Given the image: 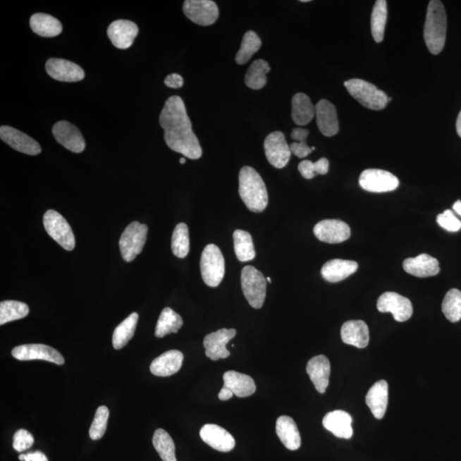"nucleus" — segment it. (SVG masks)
<instances>
[{
  "mask_svg": "<svg viewBox=\"0 0 461 461\" xmlns=\"http://www.w3.org/2000/svg\"><path fill=\"white\" fill-rule=\"evenodd\" d=\"M159 123L164 128L165 142L169 148L190 159H200L203 151L180 97L173 96L166 101Z\"/></svg>",
  "mask_w": 461,
  "mask_h": 461,
  "instance_id": "f257e3e1",
  "label": "nucleus"
},
{
  "mask_svg": "<svg viewBox=\"0 0 461 461\" xmlns=\"http://www.w3.org/2000/svg\"><path fill=\"white\" fill-rule=\"evenodd\" d=\"M240 195L250 211H264L269 204L268 191L264 180L252 167L242 168L240 172Z\"/></svg>",
  "mask_w": 461,
  "mask_h": 461,
  "instance_id": "f03ea898",
  "label": "nucleus"
},
{
  "mask_svg": "<svg viewBox=\"0 0 461 461\" xmlns=\"http://www.w3.org/2000/svg\"><path fill=\"white\" fill-rule=\"evenodd\" d=\"M447 34V15L443 4L439 0L429 2L424 38L429 51L438 55L443 51Z\"/></svg>",
  "mask_w": 461,
  "mask_h": 461,
  "instance_id": "7ed1b4c3",
  "label": "nucleus"
},
{
  "mask_svg": "<svg viewBox=\"0 0 461 461\" xmlns=\"http://www.w3.org/2000/svg\"><path fill=\"white\" fill-rule=\"evenodd\" d=\"M345 87L355 100L369 110H383L389 103V98L383 91L366 80L362 79L346 80Z\"/></svg>",
  "mask_w": 461,
  "mask_h": 461,
  "instance_id": "20e7f679",
  "label": "nucleus"
},
{
  "mask_svg": "<svg viewBox=\"0 0 461 461\" xmlns=\"http://www.w3.org/2000/svg\"><path fill=\"white\" fill-rule=\"evenodd\" d=\"M200 269L206 285L217 287L221 284L225 275V260L218 246L212 244L206 246L202 253Z\"/></svg>",
  "mask_w": 461,
  "mask_h": 461,
  "instance_id": "39448f33",
  "label": "nucleus"
},
{
  "mask_svg": "<svg viewBox=\"0 0 461 461\" xmlns=\"http://www.w3.org/2000/svg\"><path fill=\"white\" fill-rule=\"evenodd\" d=\"M241 284L242 293L250 305L261 309L266 298V280L260 271L252 266H246L242 270Z\"/></svg>",
  "mask_w": 461,
  "mask_h": 461,
  "instance_id": "423d86ee",
  "label": "nucleus"
},
{
  "mask_svg": "<svg viewBox=\"0 0 461 461\" xmlns=\"http://www.w3.org/2000/svg\"><path fill=\"white\" fill-rule=\"evenodd\" d=\"M147 233L148 226L137 221L132 222L125 229L119 241L121 254L124 261L131 262L142 252Z\"/></svg>",
  "mask_w": 461,
  "mask_h": 461,
  "instance_id": "0eeeda50",
  "label": "nucleus"
},
{
  "mask_svg": "<svg viewBox=\"0 0 461 461\" xmlns=\"http://www.w3.org/2000/svg\"><path fill=\"white\" fill-rule=\"evenodd\" d=\"M44 229L48 235L68 252L75 249V238L68 221L54 209L47 210L43 218Z\"/></svg>",
  "mask_w": 461,
  "mask_h": 461,
  "instance_id": "6e6552de",
  "label": "nucleus"
},
{
  "mask_svg": "<svg viewBox=\"0 0 461 461\" xmlns=\"http://www.w3.org/2000/svg\"><path fill=\"white\" fill-rule=\"evenodd\" d=\"M359 183L365 191L375 193L395 191L399 187L398 177L381 169H367L363 171Z\"/></svg>",
  "mask_w": 461,
  "mask_h": 461,
  "instance_id": "1a4fd4ad",
  "label": "nucleus"
},
{
  "mask_svg": "<svg viewBox=\"0 0 461 461\" xmlns=\"http://www.w3.org/2000/svg\"><path fill=\"white\" fill-rule=\"evenodd\" d=\"M183 11L188 19L201 26L212 25L219 17L218 6L211 0H187Z\"/></svg>",
  "mask_w": 461,
  "mask_h": 461,
  "instance_id": "9d476101",
  "label": "nucleus"
},
{
  "mask_svg": "<svg viewBox=\"0 0 461 461\" xmlns=\"http://www.w3.org/2000/svg\"><path fill=\"white\" fill-rule=\"evenodd\" d=\"M264 149L266 159L274 168H283L288 164L291 152L282 132L270 133L264 141Z\"/></svg>",
  "mask_w": 461,
  "mask_h": 461,
  "instance_id": "9b49d317",
  "label": "nucleus"
},
{
  "mask_svg": "<svg viewBox=\"0 0 461 461\" xmlns=\"http://www.w3.org/2000/svg\"><path fill=\"white\" fill-rule=\"evenodd\" d=\"M377 307L379 312L391 313L396 321H408L412 315L410 299L395 293H386L379 297Z\"/></svg>",
  "mask_w": 461,
  "mask_h": 461,
  "instance_id": "f8f14e48",
  "label": "nucleus"
},
{
  "mask_svg": "<svg viewBox=\"0 0 461 461\" xmlns=\"http://www.w3.org/2000/svg\"><path fill=\"white\" fill-rule=\"evenodd\" d=\"M12 357L18 361H33V359H42L63 365V355L56 350L54 348L46 345H24L15 347L11 351Z\"/></svg>",
  "mask_w": 461,
  "mask_h": 461,
  "instance_id": "ddd939ff",
  "label": "nucleus"
},
{
  "mask_svg": "<svg viewBox=\"0 0 461 461\" xmlns=\"http://www.w3.org/2000/svg\"><path fill=\"white\" fill-rule=\"evenodd\" d=\"M314 233L321 242L339 244L349 240L351 230L349 225L340 220H325L315 225Z\"/></svg>",
  "mask_w": 461,
  "mask_h": 461,
  "instance_id": "4468645a",
  "label": "nucleus"
},
{
  "mask_svg": "<svg viewBox=\"0 0 461 461\" xmlns=\"http://www.w3.org/2000/svg\"><path fill=\"white\" fill-rule=\"evenodd\" d=\"M52 133L56 141L68 151L82 153L86 148V142L82 133L68 121H61L54 125Z\"/></svg>",
  "mask_w": 461,
  "mask_h": 461,
  "instance_id": "2eb2a0df",
  "label": "nucleus"
},
{
  "mask_svg": "<svg viewBox=\"0 0 461 461\" xmlns=\"http://www.w3.org/2000/svg\"><path fill=\"white\" fill-rule=\"evenodd\" d=\"M0 137L11 148L27 155L36 156L42 152V147L37 141L14 128L2 126L0 128Z\"/></svg>",
  "mask_w": 461,
  "mask_h": 461,
  "instance_id": "dca6fc26",
  "label": "nucleus"
},
{
  "mask_svg": "<svg viewBox=\"0 0 461 461\" xmlns=\"http://www.w3.org/2000/svg\"><path fill=\"white\" fill-rule=\"evenodd\" d=\"M236 334L235 329L223 328L206 336L204 340L206 357L212 361L229 357L230 354L226 345Z\"/></svg>",
  "mask_w": 461,
  "mask_h": 461,
  "instance_id": "f3484780",
  "label": "nucleus"
},
{
  "mask_svg": "<svg viewBox=\"0 0 461 461\" xmlns=\"http://www.w3.org/2000/svg\"><path fill=\"white\" fill-rule=\"evenodd\" d=\"M47 74L52 79L63 82H77L82 80L85 72L78 64L66 59H51L46 63Z\"/></svg>",
  "mask_w": 461,
  "mask_h": 461,
  "instance_id": "a211bd4d",
  "label": "nucleus"
},
{
  "mask_svg": "<svg viewBox=\"0 0 461 461\" xmlns=\"http://www.w3.org/2000/svg\"><path fill=\"white\" fill-rule=\"evenodd\" d=\"M107 34L111 42L119 49H128L139 34V27L128 20H117L108 27Z\"/></svg>",
  "mask_w": 461,
  "mask_h": 461,
  "instance_id": "6ab92c4d",
  "label": "nucleus"
},
{
  "mask_svg": "<svg viewBox=\"0 0 461 461\" xmlns=\"http://www.w3.org/2000/svg\"><path fill=\"white\" fill-rule=\"evenodd\" d=\"M200 436L205 443L217 451L229 452L235 447L233 436L217 424H205L200 430Z\"/></svg>",
  "mask_w": 461,
  "mask_h": 461,
  "instance_id": "aec40b11",
  "label": "nucleus"
},
{
  "mask_svg": "<svg viewBox=\"0 0 461 461\" xmlns=\"http://www.w3.org/2000/svg\"><path fill=\"white\" fill-rule=\"evenodd\" d=\"M315 116L319 130L323 135L331 137L339 131L337 110L328 100L321 99L315 105Z\"/></svg>",
  "mask_w": 461,
  "mask_h": 461,
  "instance_id": "412c9836",
  "label": "nucleus"
},
{
  "mask_svg": "<svg viewBox=\"0 0 461 461\" xmlns=\"http://www.w3.org/2000/svg\"><path fill=\"white\" fill-rule=\"evenodd\" d=\"M306 371L311 381L313 382L315 389L321 394L325 393L329 386L331 374V364L328 358L323 355L313 357L307 362Z\"/></svg>",
  "mask_w": 461,
  "mask_h": 461,
  "instance_id": "4be33fe9",
  "label": "nucleus"
},
{
  "mask_svg": "<svg viewBox=\"0 0 461 461\" xmlns=\"http://www.w3.org/2000/svg\"><path fill=\"white\" fill-rule=\"evenodd\" d=\"M184 355L179 350H168L154 359L149 367L152 374L159 377H168L178 373L183 364Z\"/></svg>",
  "mask_w": 461,
  "mask_h": 461,
  "instance_id": "5701e85b",
  "label": "nucleus"
},
{
  "mask_svg": "<svg viewBox=\"0 0 461 461\" xmlns=\"http://www.w3.org/2000/svg\"><path fill=\"white\" fill-rule=\"evenodd\" d=\"M403 269L407 273L418 278L436 276L440 272L438 261L427 254L406 259L403 262Z\"/></svg>",
  "mask_w": 461,
  "mask_h": 461,
  "instance_id": "b1692460",
  "label": "nucleus"
},
{
  "mask_svg": "<svg viewBox=\"0 0 461 461\" xmlns=\"http://www.w3.org/2000/svg\"><path fill=\"white\" fill-rule=\"evenodd\" d=\"M352 417L345 411L336 410L328 412L323 419V426L339 438L350 439L353 436Z\"/></svg>",
  "mask_w": 461,
  "mask_h": 461,
  "instance_id": "393cba45",
  "label": "nucleus"
},
{
  "mask_svg": "<svg viewBox=\"0 0 461 461\" xmlns=\"http://www.w3.org/2000/svg\"><path fill=\"white\" fill-rule=\"evenodd\" d=\"M389 401V386L386 380H379L371 387L366 396V403L371 414L378 419L386 414Z\"/></svg>",
  "mask_w": 461,
  "mask_h": 461,
  "instance_id": "a878e982",
  "label": "nucleus"
},
{
  "mask_svg": "<svg viewBox=\"0 0 461 461\" xmlns=\"http://www.w3.org/2000/svg\"><path fill=\"white\" fill-rule=\"evenodd\" d=\"M341 338L346 345L364 349L369 343V329L362 321H349L342 326Z\"/></svg>",
  "mask_w": 461,
  "mask_h": 461,
  "instance_id": "bb28decb",
  "label": "nucleus"
},
{
  "mask_svg": "<svg viewBox=\"0 0 461 461\" xmlns=\"http://www.w3.org/2000/svg\"><path fill=\"white\" fill-rule=\"evenodd\" d=\"M358 264L354 261L333 259L327 262L321 269L322 277L330 283H338L345 280L357 272Z\"/></svg>",
  "mask_w": 461,
  "mask_h": 461,
  "instance_id": "cd10ccee",
  "label": "nucleus"
},
{
  "mask_svg": "<svg viewBox=\"0 0 461 461\" xmlns=\"http://www.w3.org/2000/svg\"><path fill=\"white\" fill-rule=\"evenodd\" d=\"M276 434L289 450H297L301 447V436L297 424L289 416L283 415L277 419Z\"/></svg>",
  "mask_w": 461,
  "mask_h": 461,
  "instance_id": "c85d7f7f",
  "label": "nucleus"
},
{
  "mask_svg": "<svg viewBox=\"0 0 461 461\" xmlns=\"http://www.w3.org/2000/svg\"><path fill=\"white\" fill-rule=\"evenodd\" d=\"M223 380L224 386L232 391L238 398H248L256 392V383L249 375L228 371L223 375Z\"/></svg>",
  "mask_w": 461,
  "mask_h": 461,
  "instance_id": "c756f323",
  "label": "nucleus"
},
{
  "mask_svg": "<svg viewBox=\"0 0 461 461\" xmlns=\"http://www.w3.org/2000/svg\"><path fill=\"white\" fill-rule=\"evenodd\" d=\"M32 30L42 37L52 38L62 33L63 26L58 19L44 13H36L30 18Z\"/></svg>",
  "mask_w": 461,
  "mask_h": 461,
  "instance_id": "7c9ffc66",
  "label": "nucleus"
},
{
  "mask_svg": "<svg viewBox=\"0 0 461 461\" xmlns=\"http://www.w3.org/2000/svg\"><path fill=\"white\" fill-rule=\"evenodd\" d=\"M291 104H293L291 116L297 126H305L313 120L315 116V106L311 102L309 96L298 92L294 95Z\"/></svg>",
  "mask_w": 461,
  "mask_h": 461,
  "instance_id": "2f4dec72",
  "label": "nucleus"
},
{
  "mask_svg": "<svg viewBox=\"0 0 461 461\" xmlns=\"http://www.w3.org/2000/svg\"><path fill=\"white\" fill-rule=\"evenodd\" d=\"M183 326V319L171 307H165L161 311L157 321L155 335L156 338H164L171 333H177Z\"/></svg>",
  "mask_w": 461,
  "mask_h": 461,
  "instance_id": "473e14b6",
  "label": "nucleus"
},
{
  "mask_svg": "<svg viewBox=\"0 0 461 461\" xmlns=\"http://www.w3.org/2000/svg\"><path fill=\"white\" fill-rule=\"evenodd\" d=\"M137 321H139V314L133 313L117 326L112 337V345L116 350L123 349L131 340L135 333Z\"/></svg>",
  "mask_w": 461,
  "mask_h": 461,
  "instance_id": "72a5a7b5",
  "label": "nucleus"
},
{
  "mask_svg": "<svg viewBox=\"0 0 461 461\" xmlns=\"http://www.w3.org/2000/svg\"><path fill=\"white\" fill-rule=\"evenodd\" d=\"M388 17L387 2L386 0H377L375 2L371 16V31L376 42L383 40Z\"/></svg>",
  "mask_w": 461,
  "mask_h": 461,
  "instance_id": "f704fd0d",
  "label": "nucleus"
},
{
  "mask_svg": "<svg viewBox=\"0 0 461 461\" xmlns=\"http://www.w3.org/2000/svg\"><path fill=\"white\" fill-rule=\"evenodd\" d=\"M271 68L266 61L264 59L254 61L245 75V82L246 86L253 89V90L264 88L266 84V75L268 74Z\"/></svg>",
  "mask_w": 461,
  "mask_h": 461,
  "instance_id": "c9c22d12",
  "label": "nucleus"
},
{
  "mask_svg": "<svg viewBox=\"0 0 461 461\" xmlns=\"http://www.w3.org/2000/svg\"><path fill=\"white\" fill-rule=\"evenodd\" d=\"M234 250L240 262H246L253 260L256 257L252 237L248 232L242 230H236L233 233Z\"/></svg>",
  "mask_w": 461,
  "mask_h": 461,
  "instance_id": "e433bc0d",
  "label": "nucleus"
},
{
  "mask_svg": "<svg viewBox=\"0 0 461 461\" xmlns=\"http://www.w3.org/2000/svg\"><path fill=\"white\" fill-rule=\"evenodd\" d=\"M153 446L159 453L164 461H177L176 456V445L164 429H157L152 439Z\"/></svg>",
  "mask_w": 461,
  "mask_h": 461,
  "instance_id": "4c0bfd02",
  "label": "nucleus"
},
{
  "mask_svg": "<svg viewBox=\"0 0 461 461\" xmlns=\"http://www.w3.org/2000/svg\"><path fill=\"white\" fill-rule=\"evenodd\" d=\"M30 313L26 303L19 301H3L0 303V325L25 318Z\"/></svg>",
  "mask_w": 461,
  "mask_h": 461,
  "instance_id": "58836bf2",
  "label": "nucleus"
},
{
  "mask_svg": "<svg viewBox=\"0 0 461 461\" xmlns=\"http://www.w3.org/2000/svg\"><path fill=\"white\" fill-rule=\"evenodd\" d=\"M262 40L254 31L246 32L242 38L241 47L236 55V63L242 66L248 63L254 54L260 50Z\"/></svg>",
  "mask_w": 461,
  "mask_h": 461,
  "instance_id": "ea45409f",
  "label": "nucleus"
},
{
  "mask_svg": "<svg viewBox=\"0 0 461 461\" xmlns=\"http://www.w3.org/2000/svg\"><path fill=\"white\" fill-rule=\"evenodd\" d=\"M173 254L178 258L188 257L190 252L189 230L187 224L180 223L176 226L172 235Z\"/></svg>",
  "mask_w": 461,
  "mask_h": 461,
  "instance_id": "a19ab883",
  "label": "nucleus"
},
{
  "mask_svg": "<svg viewBox=\"0 0 461 461\" xmlns=\"http://www.w3.org/2000/svg\"><path fill=\"white\" fill-rule=\"evenodd\" d=\"M443 313L448 321L455 323L461 319V291L452 289L448 291L442 305Z\"/></svg>",
  "mask_w": 461,
  "mask_h": 461,
  "instance_id": "79ce46f5",
  "label": "nucleus"
},
{
  "mask_svg": "<svg viewBox=\"0 0 461 461\" xmlns=\"http://www.w3.org/2000/svg\"><path fill=\"white\" fill-rule=\"evenodd\" d=\"M307 136H309L307 129L297 128H294L293 131L291 132L290 137L297 142H294L290 145V152L299 159H303V157L309 156L315 149L314 147L311 148L307 145L306 142Z\"/></svg>",
  "mask_w": 461,
  "mask_h": 461,
  "instance_id": "37998d69",
  "label": "nucleus"
},
{
  "mask_svg": "<svg viewBox=\"0 0 461 461\" xmlns=\"http://www.w3.org/2000/svg\"><path fill=\"white\" fill-rule=\"evenodd\" d=\"M298 171L307 180L313 179L317 175L324 176L329 171V161L325 157H322L315 163L309 160L302 161L298 165Z\"/></svg>",
  "mask_w": 461,
  "mask_h": 461,
  "instance_id": "c03bdc74",
  "label": "nucleus"
},
{
  "mask_svg": "<svg viewBox=\"0 0 461 461\" xmlns=\"http://www.w3.org/2000/svg\"><path fill=\"white\" fill-rule=\"evenodd\" d=\"M110 411L107 407L101 406L97 410L94 422L89 430L91 439L99 440L103 438L106 431Z\"/></svg>",
  "mask_w": 461,
  "mask_h": 461,
  "instance_id": "a18cd8bd",
  "label": "nucleus"
},
{
  "mask_svg": "<svg viewBox=\"0 0 461 461\" xmlns=\"http://www.w3.org/2000/svg\"><path fill=\"white\" fill-rule=\"evenodd\" d=\"M436 221L440 226H442L448 232H458L461 228V221L455 216L452 210L448 209L443 214H440L436 218Z\"/></svg>",
  "mask_w": 461,
  "mask_h": 461,
  "instance_id": "49530a36",
  "label": "nucleus"
},
{
  "mask_svg": "<svg viewBox=\"0 0 461 461\" xmlns=\"http://www.w3.org/2000/svg\"><path fill=\"white\" fill-rule=\"evenodd\" d=\"M35 439L33 435L24 429L18 430L13 436V448L16 451L23 452L33 446Z\"/></svg>",
  "mask_w": 461,
  "mask_h": 461,
  "instance_id": "de8ad7c7",
  "label": "nucleus"
},
{
  "mask_svg": "<svg viewBox=\"0 0 461 461\" xmlns=\"http://www.w3.org/2000/svg\"><path fill=\"white\" fill-rule=\"evenodd\" d=\"M164 83L168 87L180 88L182 86H183L184 80L181 75L178 74H171L166 77Z\"/></svg>",
  "mask_w": 461,
  "mask_h": 461,
  "instance_id": "09e8293b",
  "label": "nucleus"
},
{
  "mask_svg": "<svg viewBox=\"0 0 461 461\" xmlns=\"http://www.w3.org/2000/svg\"><path fill=\"white\" fill-rule=\"evenodd\" d=\"M19 460L22 461H48L47 457L40 451L28 453L27 455H20Z\"/></svg>",
  "mask_w": 461,
  "mask_h": 461,
  "instance_id": "8fccbe9b",
  "label": "nucleus"
},
{
  "mask_svg": "<svg viewBox=\"0 0 461 461\" xmlns=\"http://www.w3.org/2000/svg\"><path fill=\"white\" fill-rule=\"evenodd\" d=\"M233 395L234 394L232 391L228 389V387L223 386L221 390L219 395H218V398H219L221 401H228V400L232 398Z\"/></svg>",
  "mask_w": 461,
  "mask_h": 461,
  "instance_id": "3c124183",
  "label": "nucleus"
},
{
  "mask_svg": "<svg viewBox=\"0 0 461 461\" xmlns=\"http://www.w3.org/2000/svg\"><path fill=\"white\" fill-rule=\"evenodd\" d=\"M456 131H457V133H458L459 136L461 137V111L460 112V114L458 116V118H457Z\"/></svg>",
  "mask_w": 461,
  "mask_h": 461,
  "instance_id": "603ef678",
  "label": "nucleus"
},
{
  "mask_svg": "<svg viewBox=\"0 0 461 461\" xmlns=\"http://www.w3.org/2000/svg\"><path fill=\"white\" fill-rule=\"evenodd\" d=\"M453 208H454L457 214H459L461 216V201L458 200L455 202L454 206H453Z\"/></svg>",
  "mask_w": 461,
  "mask_h": 461,
  "instance_id": "864d4df0",
  "label": "nucleus"
},
{
  "mask_svg": "<svg viewBox=\"0 0 461 461\" xmlns=\"http://www.w3.org/2000/svg\"><path fill=\"white\" fill-rule=\"evenodd\" d=\"M180 164H185V159H180Z\"/></svg>",
  "mask_w": 461,
  "mask_h": 461,
  "instance_id": "5fc2aeb1",
  "label": "nucleus"
},
{
  "mask_svg": "<svg viewBox=\"0 0 461 461\" xmlns=\"http://www.w3.org/2000/svg\"><path fill=\"white\" fill-rule=\"evenodd\" d=\"M266 282L269 283H272V280H271L270 277L266 278Z\"/></svg>",
  "mask_w": 461,
  "mask_h": 461,
  "instance_id": "6e6d98bb",
  "label": "nucleus"
},
{
  "mask_svg": "<svg viewBox=\"0 0 461 461\" xmlns=\"http://www.w3.org/2000/svg\"><path fill=\"white\" fill-rule=\"evenodd\" d=\"M301 2L307 3V2H309V0H302Z\"/></svg>",
  "mask_w": 461,
  "mask_h": 461,
  "instance_id": "4d7b16f0",
  "label": "nucleus"
},
{
  "mask_svg": "<svg viewBox=\"0 0 461 461\" xmlns=\"http://www.w3.org/2000/svg\"><path fill=\"white\" fill-rule=\"evenodd\" d=\"M391 100H392V98H389V102H391Z\"/></svg>",
  "mask_w": 461,
  "mask_h": 461,
  "instance_id": "13d9d810",
  "label": "nucleus"
}]
</instances>
